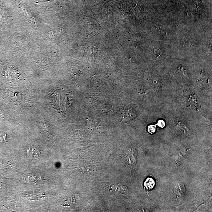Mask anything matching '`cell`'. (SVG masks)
Returning a JSON list of instances; mask_svg holds the SVG:
<instances>
[{"label":"cell","instance_id":"4","mask_svg":"<svg viewBox=\"0 0 212 212\" xmlns=\"http://www.w3.org/2000/svg\"><path fill=\"white\" fill-rule=\"evenodd\" d=\"M156 130V126H148V131L151 134H153L154 133V132Z\"/></svg>","mask_w":212,"mask_h":212},{"label":"cell","instance_id":"2","mask_svg":"<svg viewBox=\"0 0 212 212\" xmlns=\"http://www.w3.org/2000/svg\"><path fill=\"white\" fill-rule=\"evenodd\" d=\"M27 155L29 157L32 158H35L39 157L40 155V152L38 148L34 146H31L29 148V150H28Z\"/></svg>","mask_w":212,"mask_h":212},{"label":"cell","instance_id":"5","mask_svg":"<svg viewBox=\"0 0 212 212\" xmlns=\"http://www.w3.org/2000/svg\"><path fill=\"white\" fill-rule=\"evenodd\" d=\"M158 125L160 127L163 128L165 126V122L163 120H159L158 122Z\"/></svg>","mask_w":212,"mask_h":212},{"label":"cell","instance_id":"1","mask_svg":"<svg viewBox=\"0 0 212 212\" xmlns=\"http://www.w3.org/2000/svg\"><path fill=\"white\" fill-rule=\"evenodd\" d=\"M174 192L176 195L183 197L186 194V188L183 183H176L174 187Z\"/></svg>","mask_w":212,"mask_h":212},{"label":"cell","instance_id":"3","mask_svg":"<svg viewBox=\"0 0 212 212\" xmlns=\"http://www.w3.org/2000/svg\"><path fill=\"white\" fill-rule=\"evenodd\" d=\"M154 180L150 178H147L144 183L145 187L147 190H151L155 186Z\"/></svg>","mask_w":212,"mask_h":212}]
</instances>
